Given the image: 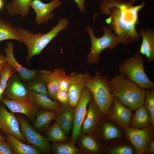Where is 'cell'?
Returning <instances> with one entry per match:
<instances>
[{
    "label": "cell",
    "instance_id": "obj_18",
    "mask_svg": "<svg viewBox=\"0 0 154 154\" xmlns=\"http://www.w3.org/2000/svg\"><path fill=\"white\" fill-rule=\"evenodd\" d=\"M139 33L142 37L139 54L145 56L149 63L154 60V31L153 29H141Z\"/></svg>",
    "mask_w": 154,
    "mask_h": 154
},
{
    "label": "cell",
    "instance_id": "obj_20",
    "mask_svg": "<svg viewBox=\"0 0 154 154\" xmlns=\"http://www.w3.org/2000/svg\"><path fill=\"white\" fill-rule=\"evenodd\" d=\"M57 112L56 121L66 134H68L72 127L74 108L69 104L61 105Z\"/></svg>",
    "mask_w": 154,
    "mask_h": 154
},
{
    "label": "cell",
    "instance_id": "obj_34",
    "mask_svg": "<svg viewBox=\"0 0 154 154\" xmlns=\"http://www.w3.org/2000/svg\"><path fill=\"white\" fill-rule=\"evenodd\" d=\"M133 149L129 146L123 145L114 147L112 149L110 153L112 154H132Z\"/></svg>",
    "mask_w": 154,
    "mask_h": 154
},
{
    "label": "cell",
    "instance_id": "obj_31",
    "mask_svg": "<svg viewBox=\"0 0 154 154\" xmlns=\"http://www.w3.org/2000/svg\"><path fill=\"white\" fill-rule=\"evenodd\" d=\"M80 144L86 150L93 153H97L99 151L98 144L94 138L90 134L84 135L81 138Z\"/></svg>",
    "mask_w": 154,
    "mask_h": 154
},
{
    "label": "cell",
    "instance_id": "obj_6",
    "mask_svg": "<svg viewBox=\"0 0 154 154\" xmlns=\"http://www.w3.org/2000/svg\"><path fill=\"white\" fill-rule=\"evenodd\" d=\"M104 32L103 36L100 37H96L93 29L88 25L86 30L90 37L91 46L87 56V62L91 64H96L100 61V54L104 50L108 48L112 50L120 43L119 37L113 33L109 26H103Z\"/></svg>",
    "mask_w": 154,
    "mask_h": 154
},
{
    "label": "cell",
    "instance_id": "obj_23",
    "mask_svg": "<svg viewBox=\"0 0 154 154\" xmlns=\"http://www.w3.org/2000/svg\"><path fill=\"white\" fill-rule=\"evenodd\" d=\"M65 72L61 68H55L52 71L50 70L47 75L46 87L48 96L53 100H56V95L59 89V80Z\"/></svg>",
    "mask_w": 154,
    "mask_h": 154
},
{
    "label": "cell",
    "instance_id": "obj_2",
    "mask_svg": "<svg viewBox=\"0 0 154 154\" xmlns=\"http://www.w3.org/2000/svg\"><path fill=\"white\" fill-rule=\"evenodd\" d=\"M109 86L114 97L131 110L144 105L145 89L123 75L117 74L109 79Z\"/></svg>",
    "mask_w": 154,
    "mask_h": 154
},
{
    "label": "cell",
    "instance_id": "obj_42",
    "mask_svg": "<svg viewBox=\"0 0 154 154\" xmlns=\"http://www.w3.org/2000/svg\"><path fill=\"white\" fill-rule=\"evenodd\" d=\"M136 0H126V1H128L131 4L133 5L134 2Z\"/></svg>",
    "mask_w": 154,
    "mask_h": 154
},
{
    "label": "cell",
    "instance_id": "obj_8",
    "mask_svg": "<svg viewBox=\"0 0 154 154\" xmlns=\"http://www.w3.org/2000/svg\"><path fill=\"white\" fill-rule=\"evenodd\" d=\"M17 118L22 134L26 141L37 148L41 153H49L51 151V146L46 137L38 132L23 117L18 116Z\"/></svg>",
    "mask_w": 154,
    "mask_h": 154
},
{
    "label": "cell",
    "instance_id": "obj_26",
    "mask_svg": "<svg viewBox=\"0 0 154 154\" xmlns=\"http://www.w3.org/2000/svg\"><path fill=\"white\" fill-rule=\"evenodd\" d=\"M13 39L22 42L18 28L11 23L0 18V42Z\"/></svg>",
    "mask_w": 154,
    "mask_h": 154
},
{
    "label": "cell",
    "instance_id": "obj_27",
    "mask_svg": "<svg viewBox=\"0 0 154 154\" xmlns=\"http://www.w3.org/2000/svg\"><path fill=\"white\" fill-rule=\"evenodd\" d=\"M151 121L149 112L144 105L135 110L131 120V127L141 129L147 126Z\"/></svg>",
    "mask_w": 154,
    "mask_h": 154
},
{
    "label": "cell",
    "instance_id": "obj_40",
    "mask_svg": "<svg viewBox=\"0 0 154 154\" xmlns=\"http://www.w3.org/2000/svg\"><path fill=\"white\" fill-rule=\"evenodd\" d=\"M148 151L150 154L154 153V141H151L149 143L148 146Z\"/></svg>",
    "mask_w": 154,
    "mask_h": 154
},
{
    "label": "cell",
    "instance_id": "obj_38",
    "mask_svg": "<svg viewBox=\"0 0 154 154\" xmlns=\"http://www.w3.org/2000/svg\"><path fill=\"white\" fill-rule=\"evenodd\" d=\"M7 63L6 56L0 53V75Z\"/></svg>",
    "mask_w": 154,
    "mask_h": 154
},
{
    "label": "cell",
    "instance_id": "obj_25",
    "mask_svg": "<svg viewBox=\"0 0 154 154\" xmlns=\"http://www.w3.org/2000/svg\"><path fill=\"white\" fill-rule=\"evenodd\" d=\"M33 0H13L7 4L5 8L11 16L20 15L24 18L29 12L30 4Z\"/></svg>",
    "mask_w": 154,
    "mask_h": 154
},
{
    "label": "cell",
    "instance_id": "obj_15",
    "mask_svg": "<svg viewBox=\"0 0 154 154\" xmlns=\"http://www.w3.org/2000/svg\"><path fill=\"white\" fill-rule=\"evenodd\" d=\"M112 105L108 112L109 118L125 129L129 127L132 120L131 110L114 98Z\"/></svg>",
    "mask_w": 154,
    "mask_h": 154
},
{
    "label": "cell",
    "instance_id": "obj_22",
    "mask_svg": "<svg viewBox=\"0 0 154 154\" xmlns=\"http://www.w3.org/2000/svg\"><path fill=\"white\" fill-rule=\"evenodd\" d=\"M57 115V112L55 110H39L36 114L34 124L35 128L42 131L47 129L51 122L56 119Z\"/></svg>",
    "mask_w": 154,
    "mask_h": 154
},
{
    "label": "cell",
    "instance_id": "obj_11",
    "mask_svg": "<svg viewBox=\"0 0 154 154\" xmlns=\"http://www.w3.org/2000/svg\"><path fill=\"white\" fill-rule=\"evenodd\" d=\"M126 135L135 149L136 154L144 153L148 148L150 132L147 127L142 129L129 127L126 129Z\"/></svg>",
    "mask_w": 154,
    "mask_h": 154
},
{
    "label": "cell",
    "instance_id": "obj_7",
    "mask_svg": "<svg viewBox=\"0 0 154 154\" xmlns=\"http://www.w3.org/2000/svg\"><path fill=\"white\" fill-rule=\"evenodd\" d=\"M92 95L86 87L83 90L79 102L74 110L72 132L70 142L75 144L81 131L82 125L86 116L87 107Z\"/></svg>",
    "mask_w": 154,
    "mask_h": 154
},
{
    "label": "cell",
    "instance_id": "obj_41",
    "mask_svg": "<svg viewBox=\"0 0 154 154\" xmlns=\"http://www.w3.org/2000/svg\"><path fill=\"white\" fill-rule=\"evenodd\" d=\"M4 5L3 0H0V10L3 8Z\"/></svg>",
    "mask_w": 154,
    "mask_h": 154
},
{
    "label": "cell",
    "instance_id": "obj_5",
    "mask_svg": "<svg viewBox=\"0 0 154 154\" xmlns=\"http://www.w3.org/2000/svg\"><path fill=\"white\" fill-rule=\"evenodd\" d=\"M119 74L122 75L144 89H153L154 83L146 74L144 68V58L136 54L125 59L119 64Z\"/></svg>",
    "mask_w": 154,
    "mask_h": 154
},
{
    "label": "cell",
    "instance_id": "obj_24",
    "mask_svg": "<svg viewBox=\"0 0 154 154\" xmlns=\"http://www.w3.org/2000/svg\"><path fill=\"white\" fill-rule=\"evenodd\" d=\"M6 135V140L11 145L15 154H39L41 153L36 147L32 145L26 144L12 135Z\"/></svg>",
    "mask_w": 154,
    "mask_h": 154
},
{
    "label": "cell",
    "instance_id": "obj_1",
    "mask_svg": "<svg viewBox=\"0 0 154 154\" xmlns=\"http://www.w3.org/2000/svg\"><path fill=\"white\" fill-rule=\"evenodd\" d=\"M145 3L134 6L122 0H102L100 4L101 13L109 15L106 23L119 38L120 43L128 45L138 41L141 36L136 29L139 11Z\"/></svg>",
    "mask_w": 154,
    "mask_h": 154
},
{
    "label": "cell",
    "instance_id": "obj_29",
    "mask_svg": "<svg viewBox=\"0 0 154 154\" xmlns=\"http://www.w3.org/2000/svg\"><path fill=\"white\" fill-rule=\"evenodd\" d=\"M51 150L55 154H80V150L71 142L53 143Z\"/></svg>",
    "mask_w": 154,
    "mask_h": 154
},
{
    "label": "cell",
    "instance_id": "obj_9",
    "mask_svg": "<svg viewBox=\"0 0 154 154\" xmlns=\"http://www.w3.org/2000/svg\"><path fill=\"white\" fill-rule=\"evenodd\" d=\"M0 129L6 135H12L26 143L22 135L20 124L13 113L8 111L3 105L0 106Z\"/></svg>",
    "mask_w": 154,
    "mask_h": 154
},
{
    "label": "cell",
    "instance_id": "obj_32",
    "mask_svg": "<svg viewBox=\"0 0 154 154\" xmlns=\"http://www.w3.org/2000/svg\"><path fill=\"white\" fill-rule=\"evenodd\" d=\"M153 89H145V105L149 112L151 122L154 126V90Z\"/></svg>",
    "mask_w": 154,
    "mask_h": 154
},
{
    "label": "cell",
    "instance_id": "obj_10",
    "mask_svg": "<svg viewBox=\"0 0 154 154\" xmlns=\"http://www.w3.org/2000/svg\"><path fill=\"white\" fill-rule=\"evenodd\" d=\"M29 92L26 83L16 72L9 79L2 96L12 100H26Z\"/></svg>",
    "mask_w": 154,
    "mask_h": 154
},
{
    "label": "cell",
    "instance_id": "obj_4",
    "mask_svg": "<svg viewBox=\"0 0 154 154\" xmlns=\"http://www.w3.org/2000/svg\"><path fill=\"white\" fill-rule=\"evenodd\" d=\"M86 87L90 92L100 114L105 115L112 105L114 97L110 91L107 75L96 70L94 76L86 73Z\"/></svg>",
    "mask_w": 154,
    "mask_h": 154
},
{
    "label": "cell",
    "instance_id": "obj_19",
    "mask_svg": "<svg viewBox=\"0 0 154 154\" xmlns=\"http://www.w3.org/2000/svg\"><path fill=\"white\" fill-rule=\"evenodd\" d=\"M88 104L82 127V131L84 135L90 134L93 131L98 122L100 114L98 108L92 99Z\"/></svg>",
    "mask_w": 154,
    "mask_h": 154
},
{
    "label": "cell",
    "instance_id": "obj_14",
    "mask_svg": "<svg viewBox=\"0 0 154 154\" xmlns=\"http://www.w3.org/2000/svg\"><path fill=\"white\" fill-rule=\"evenodd\" d=\"M69 75L71 82L68 91L69 105L74 108L79 102L83 90L86 87V73L73 72Z\"/></svg>",
    "mask_w": 154,
    "mask_h": 154
},
{
    "label": "cell",
    "instance_id": "obj_36",
    "mask_svg": "<svg viewBox=\"0 0 154 154\" xmlns=\"http://www.w3.org/2000/svg\"><path fill=\"white\" fill-rule=\"evenodd\" d=\"M71 82L70 75L66 74L65 72L61 77L59 83V89L68 91Z\"/></svg>",
    "mask_w": 154,
    "mask_h": 154
},
{
    "label": "cell",
    "instance_id": "obj_3",
    "mask_svg": "<svg viewBox=\"0 0 154 154\" xmlns=\"http://www.w3.org/2000/svg\"><path fill=\"white\" fill-rule=\"evenodd\" d=\"M69 23L68 19L62 18L48 32L34 34L30 31L21 28H18L20 37L27 48L26 64L29 65L32 58L38 55L61 31L65 29Z\"/></svg>",
    "mask_w": 154,
    "mask_h": 154
},
{
    "label": "cell",
    "instance_id": "obj_33",
    "mask_svg": "<svg viewBox=\"0 0 154 154\" xmlns=\"http://www.w3.org/2000/svg\"><path fill=\"white\" fill-rule=\"evenodd\" d=\"M103 131L104 138L108 140L118 138L120 135L118 129L109 123H106L104 125Z\"/></svg>",
    "mask_w": 154,
    "mask_h": 154
},
{
    "label": "cell",
    "instance_id": "obj_43",
    "mask_svg": "<svg viewBox=\"0 0 154 154\" xmlns=\"http://www.w3.org/2000/svg\"><path fill=\"white\" fill-rule=\"evenodd\" d=\"M6 140V139L2 136L0 133V140Z\"/></svg>",
    "mask_w": 154,
    "mask_h": 154
},
{
    "label": "cell",
    "instance_id": "obj_37",
    "mask_svg": "<svg viewBox=\"0 0 154 154\" xmlns=\"http://www.w3.org/2000/svg\"><path fill=\"white\" fill-rule=\"evenodd\" d=\"M14 154L12 147L7 140H0V154Z\"/></svg>",
    "mask_w": 154,
    "mask_h": 154
},
{
    "label": "cell",
    "instance_id": "obj_13",
    "mask_svg": "<svg viewBox=\"0 0 154 154\" xmlns=\"http://www.w3.org/2000/svg\"><path fill=\"white\" fill-rule=\"evenodd\" d=\"M1 102L11 112L24 114L31 121L34 120L37 113L41 109L37 105L30 103L26 100H12L2 96Z\"/></svg>",
    "mask_w": 154,
    "mask_h": 154
},
{
    "label": "cell",
    "instance_id": "obj_21",
    "mask_svg": "<svg viewBox=\"0 0 154 154\" xmlns=\"http://www.w3.org/2000/svg\"><path fill=\"white\" fill-rule=\"evenodd\" d=\"M50 71L45 70H38L33 78L26 82L29 90L38 93L45 94L48 95L46 78Z\"/></svg>",
    "mask_w": 154,
    "mask_h": 154
},
{
    "label": "cell",
    "instance_id": "obj_28",
    "mask_svg": "<svg viewBox=\"0 0 154 154\" xmlns=\"http://www.w3.org/2000/svg\"><path fill=\"white\" fill-rule=\"evenodd\" d=\"M45 134L48 141L52 143L65 142L68 139L67 134L56 121L48 128Z\"/></svg>",
    "mask_w": 154,
    "mask_h": 154
},
{
    "label": "cell",
    "instance_id": "obj_30",
    "mask_svg": "<svg viewBox=\"0 0 154 154\" xmlns=\"http://www.w3.org/2000/svg\"><path fill=\"white\" fill-rule=\"evenodd\" d=\"M16 71L8 63L1 72L0 75V106L3 93L9 78Z\"/></svg>",
    "mask_w": 154,
    "mask_h": 154
},
{
    "label": "cell",
    "instance_id": "obj_35",
    "mask_svg": "<svg viewBox=\"0 0 154 154\" xmlns=\"http://www.w3.org/2000/svg\"><path fill=\"white\" fill-rule=\"evenodd\" d=\"M56 100L62 105L69 104V97L67 91L59 89L56 96Z\"/></svg>",
    "mask_w": 154,
    "mask_h": 154
},
{
    "label": "cell",
    "instance_id": "obj_17",
    "mask_svg": "<svg viewBox=\"0 0 154 154\" xmlns=\"http://www.w3.org/2000/svg\"><path fill=\"white\" fill-rule=\"evenodd\" d=\"M26 100L45 110L57 112L62 105L57 100H52L47 94H39L29 90Z\"/></svg>",
    "mask_w": 154,
    "mask_h": 154
},
{
    "label": "cell",
    "instance_id": "obj_39",
    "mask_svg": "<svg viewBox=\"0 0 154 154\" xmlns=\"http://www.w3.org/2000/svg\"><path fill=\"white\" fill-rule=\"evenodd\" d=\"M77 4L80 12L84 13L85 11L84 2L86 0H74Z\"/></svg>",
    "mask_w": 154,
    "mask_h": 154
},
{
    "label": "cell",
    "instance_id": "obj_16",
    "mask_svg": "<svg viewBox=\"0 0 154 154\" xmlns=\"http://www.w3.org/2000/svg\"><path fill=\"white\" fill-rule=\"evenodd\" d=\"M14 45L11 41L7 42L4 48L7 63L13 67L24 82H27L32 79L36 74L38 70H30L23 66L15 58L13 53Z\"/></svg>",
    "mask_w": 154,
    "mask_h": 154
},
{
    "label": "cell",
    "instance_id": "obj_12",
    "mask_svg": "<svg viewBox=\"0 0 154 154\" xmlns=\"http://www.w3.org/2000/svg\"><path fill=\"white\" fill-rule=\"evenodd\" d=\"M60 0H53L48 3H45L40 0H33L30 7L36 14L35 21L38 24L47 25L49 19H52L54 14L52 13L61 4Z\"/></svg>",
    "mask_w": 154,
    "mask_h": 154
}]
</instances>
